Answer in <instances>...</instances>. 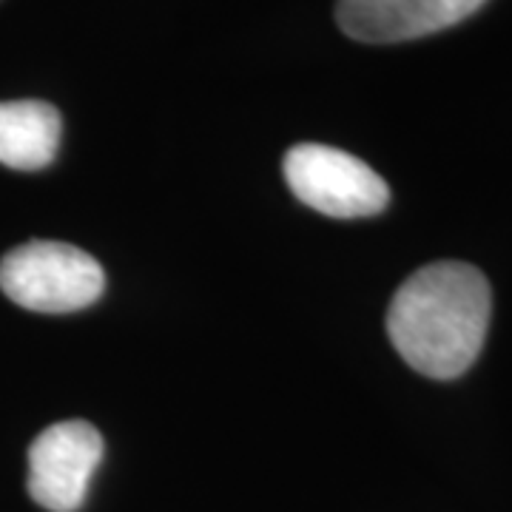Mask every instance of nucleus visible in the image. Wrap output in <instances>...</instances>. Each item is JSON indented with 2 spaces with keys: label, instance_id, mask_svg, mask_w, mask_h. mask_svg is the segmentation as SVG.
Segmentation results:
<instances>
[{
  "label": "nucleus",
  "instance_id": "obj_1",
  "mask_svg": "<svg viewBox=\"0 0 512 512\" xmlns=\"http://www.w3.org/2000/svg\"><path fill=\"white\" fill-rule=\"evenodd\" d=\"M493 313L490 282L467 262H433L404 279L387 311V336L430 379H458L476 365Z\"/></svg>",
  "mask_w": 512,
  "mask_h": 512
},
{
  "label": "nucleus",
  "instance_id": "obj_2",
  "mask_svg": "<svg viewBox=\"0 0 512 512\" xmlns=\"http://www.w3.org/2000/svg\"><path fill=\"white\" fill-rule=\"evenodd\" d=\"M0 291L35 313H74L106 291V274L92 254L66 242H26L0 259Z\"/></svg>",
  "mask_w": 512,
  "mask_h": 512
},
{
  "label": "nucleus",
  "instance_id": "obj_3",
  "mask_svg": "<svg viewBox=\"0 0 512 512\" xmlns=\"http://www.w3.org/2000/svg\"><path fill=\"white\" fill-rule=\"evenodd\" d=\"M282 168L293 197L325 217H373L382 214L390 202V188L382 177L359 157L339 148L319 143L293 146Z\"/></svg>",
  "mask_w": 512,
  "mask_h": 512
},
{
  "label": "nucleus",
  "instance_id": "obj_4",
  "mask_svg": "<svg viewBox=\"0 0 512 512\" xmlns=\"http://www.w3.org/2000/svg\"><path fill=\"white\" fill-rule=\"evenodd\" d=\"M103 461V436L89 421H57L29 447L26 490L49 512H77L83 507L92 476Z\"/></svg>",
  "mask_w": 512,
  "mask_h": 512
},
{
  "label": "nucleus",
  "instance_id": "obj_5",
  "mask_svg": "<svg viewBox=\"0 0 512 512\" xmlns=\"http://www.w3.org/2000/svg\"><path fill=\"white\" fill-rule=\"evenodd\" d=\"M487 0H339L336 23L359 43H404L450 29Z\"/></svg>",
  "mask_w": 512,
  "mask_h": 512
},
{
  "label": "nucleus",
  "instance_id": "obj_6",
  "mask_svg": "<svg viewBox=\"0 0 512 512\" xmlns=\"http://www.w3.org/2000/svg\"><path fill=\"white\" fill-rule=\"evenodd\" d=\"M63 134L60 111L43 100L0 103V163L37 171L55 160Z\"/></svg>",
  "mask_w": 512,
  "mask_h": 512
}]
</instances>
